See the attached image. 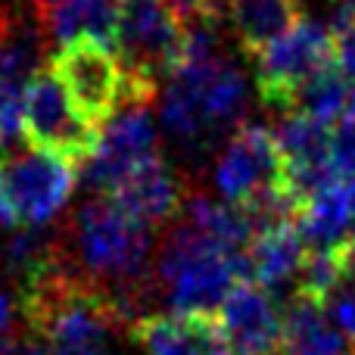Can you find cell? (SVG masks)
I'll return each instance as SVG.
<instances>
[{
    "instance_id": "cell-2",
    "label": "cell",
    "mask_w": 355,
    "mask_h": 355,
    "mask_svg": "<svg viewBox=\"0 0 355 355\" xmlns=\"http://www.w3.org/2000/svg\"><path fill=\"white\" fill-rule=\"evenodd\" d=\"M116 56L125 72L150 81L153 87L172 78L184 56V25L166 0H122Z\"/></svg>"
},
{
    "instance_id": "cell-14",
    "label": "cell",
    "mask_w": 355,
    "mask_h": 355,
    "mask_svg": "<svg viewBox=\"0 0 355 355\" xmlns=\"http://www.w3.org/2000/svg\"><path fill=\"white\" fill-rule=\"evenodd\" d=\"M119 10H122V0H66L53 12H47L41 25L47 41L60 47L75 41H94L116 50Z\"/></svg>"
},
{
    "instance_id": "cell-27",
    "label": "cell",
    "mask_w": 355,
    "mask_h": 355,
    "mask_svg": "<svg viewBox=\"0 0 355 355\" xmlns=\"http://www.w3.org/2000/svg\"><path fill=\"white\" fill-rule=\"evenodd\" d=\"M346 116L355 119V81H352V91H349V110H346Z\"/></svg>"
},
{
    "instance_id": "cell-13",
    "label": "cell",
    "mask_w": 355,
    "mask_h": 355,
    "mask_svg": "<svg viewBox=\"0 0 355 355\" xmlns=\"http://www.w3.org/2000/svg\"><path fill=\"white\" fill-rule=\"evenodd\" d=\"M284 315V355H349V340L331 324L324 302L315 296L290 293L281 306Z\"/></svg>"
},
{
    "instance_id": "cell-18",
    "label": "cell",
    "mask_w": 355,
    "mask_h": 355,
    "mask_svg": "<svg viewBox=\"0 0 355 355\" xmlns=\"http://www.w3.org/2000/svg\"><path fill=\"white\" fill-rule=\"evenodd\" d=\"M349 78L337 69V62H331V66H324L321 72H315L312 78H306L296 87L293 100H290V112L312 116L334 128L349 110Z\"/></svg>"
},
{
    "instance_id": "cell-23",
    "label": "cell",
    "mask_w": 355,
    "mask_h": 355,
    "mask_svg": "<svg viewBox=\"0 0 355 355\" xmlns=\"http://www.w3.org/2000/svg\"><path fill=\"white\" fill-rule=\"evenodd\" d=\"M19 318V300L6 290H0V340L12 337V324Z\"/></svg>"
},
{
    "instance_id": "cell-10",
    "label": "cell",
    "mask_w": 355,
    "mask_h": 355,
    "mask_svg": "<svg viewBox=\"0 0 355 355\" xmlns=\"http://www.w3.org/2000/svg\"><path fill=\"white\" fill-rule=\"evenodd\" d=\"M187 193H190V187H184L181 172L156 153L150 159H144L141 166L131 168L112 187L110 200L125 215H131L135 221H141V225L156 231V227L168 225V221H175V215L184 212Z\"/></svg>"
},
{
    "instance_id": "cell-24",
    "label": "cell",
    "mask_w": 355,
    "mask_h": 355,
    "mask_svg": "<svg viewBox=\"0 0 355 355\" xmlns=\"http://www.w3.org/2000/svg\"><path fill=\"white\" fill-rule=\"evenodd\" d=\"M0 227H19V225H16V215H12L10 202H6L3 187H0Z\"/></svg>"
},
{
    "instance_id": "cell-8",
    "label": "cell",
    "mask_w": 355,
    "mask_h": 355,
    "mask_svg": "<svg viewBox=\"0 0 355 355\" xmlns=\"http://www.w3.org/2000/svg\"><path fill=\"white\" fill-rule=\"evenodd\" d=\"M281 150L275 144L271 128L256 122H243L225 141L221 153L215 156L212 181L221 200L246 202L256 193L281 184Z\"/></svg>"
},
{
    "instance_id": "cell-7",
    "label": "cell",
    "mask_w": 355,
    "mask_h": 355,
    "mask_svg": "<svg viewBox=\"0 0 355 355\" xmlns=\"http://www.w3.org/2000/svg\"><path fill=\"white\" fill-rule=\"evenodd\" d=\"M50 69L66 85L69 97L94 125H103L119 110L122 94V62L116 50L94 41L62 44L50 56Z\"/></svg>"
},
{
    "instance_id": "cell-25",
    "label": "cell",
    "mask_w": 355,
    "mask_h": 355,
    "mask_svg": "<svg viewBox=\"0 0 355 355\" xmlns=\"http://www.w3.org/2000/svg\"><path fill=\"white\" fill-rule=\"evenodd\" d=\"M31 3H35V10H37V16H47V12H53L56 6H62L66 3V0H31Z\"/></svg>"
},
{
    "instance_id": "cell-15",
    "label": "cell",
    "mask_w": 355,
    "mask_h": 355,
    "mask_svg": "<svg viewBox=\"0 0 355 355\" xmlns=\"http://www.w3.org/2000/svg\"><path fill=\"white\" fill-rule=\"evenodd\" d=\"M300 19V0H231L227 3V25L234 28L250 60L271 41L287 35Z\"/></svg>"
},
{
    "instance_id": "cell-29",
    "label": "cell",
    "mask_w": 355,
    "mask_h": 355,
    "mask_svg": "<svg viewBox=\"0 0 355 355\" xmlns=\"http://www.w3.org/2000/svg\"><path fill=\"white\" fill-rule=\"evenodd\" d=\"M349 355H352V352H349Z\"/></svg>"
},
{
    "instance_id": "cell-12",
    "label": "cell",
    "mask_w": 355,
    "mask_h": 355,
    "mask_svg": "<svg viewBox=\"0 0 355 355\" xmlns=\"http://www.w3.org/2000/svg\"><path fill=\"white\" fill-rule=\"evenodd\" d=\"M131 340L144 355H209L221 337L215 318L156 312L131 327Z\"/></svg>"
},
{
    "instance_id": "cell-9",
    "label": "cell",
    "mask_w": 355,
    "mask_h": 355,
    "mask_svg": "<svg viewBox=\"0 0 355 355\" xmlns=\"http://www.w3.org/2000/svg\"><path fill=\"white\" fill-rule=\"evenodd\" d=\"M215 324L221 343L234 355H284V315L262 284H234L215 315Z\"/></svg>"
},
{
    "instance_id": "cell-3",
    "label": "cell",
    "mask_w": 355,
    "mask_h": 355,
    "mask_svg": "<svg viewBox=\"0 0 355 355\" xmlns=\"http://www.w3.org/2000/svg\"><path fill=\"white\" fill-rule=\"evenodd\" d=\"M22 128L31 147L62 156L72 166H81L94 153L100 137V128L75 106L66 85L50 66L41 69L25 87Z\"/></svg>"
},
{
    "instance_id": "cell-11",
    "label": "cell",
    "mask_w": 355,
    "mask_h": 355,
    "mask_svg": "<svg viewBox=\"0 0 355 355\" xmlns=\"http://www.w3.org/2000/svg\"><path fill=\"white\" fill-rule=\"evenodd\" d=\"M309 259V246L302 240L296 221L262 231L246 250V281H256L277 300L281 287L300 281V271Z\"/></svg>"
},
{
    "instance_id": "cell-22",
    "label": "cell",
    "mask_w": 355,
    "mask_h": 355,
    "mask_svg": "<svg viewBox=\"0 0 355 355\" xmlns=\"http://www.w3.org/2000/svg\"><path fill=\"white\" fill-rule=\"evenodd\" d=\"M331 162L340 181L355 175V119L343 116L331 131Z\"/></svg>"
},
{
    "instance_id": "cell-20",
    "label": "cell",
    "mask_w": 355,
    "mask_h": 355,
    "mask_svg": "<svg viewBox=\"0 0 355 355\" xmlns=\"http://www.w3.org/2000/svg\"><path fill=\"white\" fill-rule=\"evenodd\" d=\"M334 31V62L349 81H355V12L337 10L331 22Z\"/></svg>"
},
{
    "instance_id": "cell-4",
    "label": "cell",
    "mask_w": 355,
    "mask_h": 355,
    "mask_svg": "<svg viewBox=\"0 0 355 355\" xmlns=\"http://www.w3.org/2000/svg\"><path fill=\"white\" fill-rule=\"evenodd\" d=\"M334 62V31L318 19H300L287 35L252 56L259 97L277 112H290L296 87Z\"/></svg>"
},
{
    "instance_id": "cell-5",
    "label": "cell",
    "mask_w": 355,
    "mask_h": 355,
    "mask_svg": "<svg viewBox=\"0 0 355 355\" xmlns=\"http://www.w3.org/2000/svg\"><path fill=\"white\" fill-rule=\"evenodd\" d=\"M0 187L19 227H44L72 196L75 168L62 156L28 147L0 159Z\"/></svg>"
},
{
    "instance_id": "cell-19",
    "label": "cell",
    "mask_w": 355,
    "mask_h": 355,
    "mask_svg": "<svg viewBox=\"0 0 355 355\" xmlns=\"http://www.w3.org/2000/svg\"><path fill=\"white\" fill-rule=\"evenodd\" d=\"M331 125L312 116L284 112L275 122L271 135L281 150L284 166H302V162H331Z\"/></svg>"
},
{
    "instance_id": "cell-1",
    "label": "cell",
    "mask_w": 355,
    "mask_h": 355,
    "mask_svg": "<svg viewBox=\"0 0 355 355\" xmlns=\"http://www.w3.org/2000/svg\"><path fill=\"white\" fill-rule=\"evenodd\" d=\"M237 281H246V252H227L190 221L172 225L156 243L153 284L168 312L215 318Z\"/></svg>"
},
{
    "instance_id": "cell-21",
    "label": "cell",
    "mask_w": 355,
    "mask_h": 355,
    "mask_svg": "<svg viewBox=\"0 0 355 355\" xmlns=\"http://www.w3.org/2000/svg\"><path fill=\"white\" fill-rule=\"evenodd\" d=\"M324 315L331 318V324L343 334L349 343H355V281L346 277L337 290L324 300Z\"/></svg>"
},
{
    "instance_id": "cell-6",
    "label": "cell",
    "mask_w": 355,
    "mask_h": 355,
    "mask_svg": "<svg viewBox=\"0 0 355 355\" xmlns=\"http://www.w3.org/2000/svg\"><path fill=\"white\" fill-rule=\"evenodd\" d=\"M159 131H156L150 106H122L103 125L94 153L81 162V184L94 196H110L135 166L156 156Z\"/></svg>"
},
{
    "instance_id": "cell-26",
    "label": "cell",
    "mask_w": 355,
    "mask_h": 355,
    "mask_svg": "<svg viewBox=\"0 0 355 355\" xmlns=\"http://www.w3.org/2000/svg\"><path fill=\"white\" fill-rule=\"evenodd\" d=\"M209 355H234V352L227 349V346H225V343H221V340H218V343H215V349L209 352Z\"/></svg>"
},
{
    "instance_id": "cell-16",
    "label": "cell",
    "mask_w": 355,
    "mask_h": 355,
    "mask_svg": "<svg viewBox=\"0 0 355 355\" xmlns=\"http://www.w3.org/2000/svg\"><path fill=\"white\" fill-rule=\"evenodd\" d=\"M184 221L202 231L212 243H218L227 252H246L250 243L256 240V225H252L250 212L240 202H227V200H212L206 193L190 190L184 200Z\"/></svg>"
},
{
    "instance_id": "cell-28",
    "label": "cell",
    "mask_w": 355,
    "mask_h": 355,
    "mask_svg": "<svg viewBox=\"0 0 355 355\" xmlns=\"http://www.w3.org/2000/svg\"><path fill=\"white\" fill-rule=\"evenodd\" d=\"M349 240L355 243V212H352V227H349Z\"/></svg>"
},
{
    "instance_id": "cell-17",
    "label": "cell",
    "mask_w": 355,
    "mask_h": 355,
    "mask_svg": "<svg viewBox=\"0 0 355 355\" xmlns=\"http://www.w3.org/2000/svg\"><path fill=\"white\" fill-rule=\"evenodd\" d=\"M296 227L309 250H343L349 243L352 227V202L346 193V184L337 181L327 190L315 193L309 202H302Z\"/></svg>"
}]
</instances>
